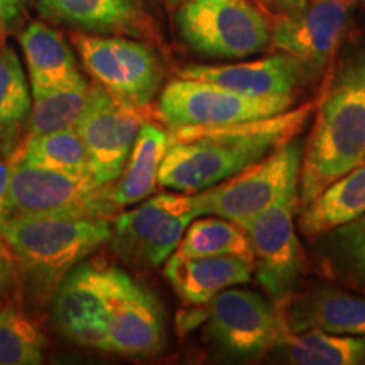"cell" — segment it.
Here are the masks:
<instances>
[{
    "mask_svg": "<svg viewBox=\"0 0 365 365\" xmlns=\"http://www.w3.org/2000/svg\"><path fill=\"white\" fill-rule=\"evenodd\" d=\"M164 2L171 7H178V6H181L182 2H186V0H164Z\"/></svg>",
    "mask_w": 365,
    "mask_h": 365,
    "instance_id": "e575fe53",
    "label": "cell"
},
{
    "mask_svg": "<svg viewBox=\"0 0 365 365\" xmlns=\"http://www.w3.org/2000/svg\"><path fill=\"white\" fill-rule=\"evenodd\" d=\"M365 213V163L328 185L301 208L298 227L308 239L357 220Z\"/></svg>",
    "mask_w": 365,
    "mask_h": 365,
    "instance_id": "44dd1931",
    "label": "cell"
},
{
    "mask_svg": "<svg viewBox=\"0 0 365 365\" xmlns=\"http://www.w3.org/2000/svg\"><path fill=\"white\" fill-rule=\"evenodd\" d=\"M289 333L327 331L365 335V298L340 287L319 286L277 303Z\"/></svg>",
    "mask_w": 365,
    "mask_h": 365,
    "instance_id": "e0dca14e",
    "label": "cell"
},
{
    "mask_svg": "<svg viewBox=\"0 0 365 365\" xmlns=\"http://www.w3.org/2000/svg\"><path fill=\"white\" fill-rule=\"evenodd\" d=\"M27 0H0V33H6L16 24Z\"/></svg>",
    "mask_w": 365,
    "mask_h": 365,
    "instance_id": "4dcf8cb0",
    "label": "cell"
},
{
    "mask_svg": "<svg viewBox=\"0 0 365 365\" xmlns=\"http://www.w3.org/2000/svg\"><path fill=\"white\" fill-rule=\"evenodd\" d=\"M180 76L207 81L244 97L294 98L304 73L294 58L282 53L234 65H190L182 68Z\"/></svg>",
    "mask_w": 365,
    "mask_h": 365,
    "instance_id": "9a60e30c",
    "label": "cell"
},
{
    "mask_svg": "<svg viewBox=\"0 0 365 365\" xmlns=\"http://www.w3.org/2000/svg\"><path fill=\"white\" fill-rule=\"evenodd\" d=\"M83 66L113 98L127 107H148L163 80L161 63L150 46L124 36L73 34Z\"/></svg>",
    "mask_w": 365,
    "mask_h": 365,
    "instance_id": "30bf717a",
    "label": "cell"
},
{
    "mask_svg": "<svg viewBox=\"0 0 365 365\" xmlns=\"http://www.w3.org/2000/svg\"><path fill=\"white\" fill-rule=\"evenodd\" d=\"M19 277V266L11 245L0 235V298L7 296Z\"/></svg>",
    "mask_w": 365,
    "mask_h": 365,
    "instance_id": "f546056e",
    "label": "cell"
},
{
    "mask_svg": "<svg viewBox=\"0 0 365 365\" xmlns=\"http://www.w3.org/2000/svg\"><path fill=\"white\" fill-rule=\"evenodd\" d=\"M304 145L287 140L261 161L245 168L212 188L200 191L202 215H215L245 227L272 205L299 188Z\"/></svg>",
    "mask_w": 365,
    "mask_h": 365,
    "instance_id": "5b68a950",
    "label": "cell"
},
{
    "mask_svg": "<svg viewBox=\"0 0 365 365\" xmlns=\"http://www.w3.org/2000/svg\"><path fill=\"white\" fill-rule=\"evenodd\" d=\"M181 257L242 255L254 259L247 232L227 218H195L178 245Z\"/></svg>",
    "mask_w": 365,
    "mask_h": 365,
    "instance_id": "4316f807",
    "label": "cell"
},
{
    "mask_svg": "<svg viewBox=\"0 0 365 365\" xmlns=\"http://www.w3.org/2000/svg\"><path fill=\"white\" fill-rule=\"evenodd\" d=\"M202 217L198 193H164L139 208L122 213L113 227L110 245L132 267H158L175 252L186 228Z\"/></svg>",
    "mask_w": 365,
    "mask_h": 365,
    "instance_id": "ba28073f",
    "label": "cell"
},
{
    "mask_svg": "<svg viewBox=\"0 0 365 365\" xmlns=\"http://www.w3.org/2000/svg\"><path fill=\"white\" fill-rule=\"evenodd\" d=\"M46 339L36 323L17 307L0 309V365L43 362Z\"/></svg>",
    "mask_w": 365,
    "mask_h": 365,
    "instance_id": "f1b7e54d",
    "label": "cell"
},
{
    "mask_svg": "<svg viewBox=\"0 0 365 365\" xmlns=\"http://www.w3.org/2000/svg\"><path fill=\"white\" fill-rule=\"evenodd\" d=\"M203 307L207 336L230 357H261L289 333L277 304L250 289L230 286Z\"/></svg>",
    "mask_w": 365,
    "mask_h": 365,
    "instance_id": "8fae6325",
    "label": "cell"
},
{
    "mask_svg": "<svg viewBox=\"0 0 365 365\" xmlns=\"http://www.w3.org/2000/svg\"><path fill=\"white\" fill-rule=\"evenodd\" d=\"M9 217H11V213H9V208H7L6 200L0 198V227H2V223L6 222Z\"/></svg>",
    "mask_w": 365,
    "mask_h": 365,
    "instance_id": "836d02e7",
    "label": "cell"
},
{
    "mask_svg": "<svg viewBox=\"0 0 365 365\" xmlns=\"http://www.w3.org/2000/svg\"><path fill=\"white\" fill-rule=\"evenodd\" d=\"M29 113V86L19 58L11 48H0V153L4 158H11L19 149Z\"/></svg>",
    "mask_w": 365,
    "mask_h": 365,
    "instance_id": "cb8c5ba5",
    "label": "cell"
},
{
    "mask_svg": "<svg viewBox=\"0 0 365 365\" xmlns=\"http://www.w3.org/2000/svg\"><path fill=\"white\" fill-rule=\"evenodd\" d=\"M360 6H364V11H362V17H360V22H362V27H364V31H365V0L362 4H360Z\"/></svg>",
    "mask_w": 365,
    "mask_h": 365,
    "instance_id": "d590c367",
    "label": "cell"
},
{
    "mask_svg": "<svg viewBox=\"0 0 365 365\" xmlns=\"http://www.w3.org/2000/svg\"><path fill=\"white\" fill-rule=\"evenodd\" d=\"M7 208L11 217L75 213L107 218L118 207L113 185H102L95 176L46 170L11 158Z\"/></svg>",
    "mask_w": 365,
    "mask_h": 365,
    "instance_id": "52a82bcc",
    "label": "cell"
},
{
    "mask_svg": "<svg viewBox=\"0 0 365 365\" xmlns=\"http://www.w3.org/2000/svg\"><path fill=\"white\" fill-rule=\"evenodd\" d=\"M11 158L46 170L93 176L85 143L76 129L26 137V143Z\"/></svg>",
    "mask_w": 365,
    "mask_h": 365,
    "instance_id": "484cf974",
    "label": "cell"
},
{
    "mask_svg": "<svg viewBox=\"0 0 365 365\" xmlns=\"http://www.w3.org/2000/svg\"><path fill=\"white\" fill-rule=\"evenodd\" d=\"M175 24L195 53L213 59H242L271 46V24L252 0H186Z\"/></svg>",
    "mask_w": 365,
    "mask_h": 365,
    "instance_id": "277c9868",
    "label": "cell"
},
{
    "mask_svg": "<svg viewBox=\"0 0 365 365\" xmlns=\"http://www.w3.org/2000/svg\"><path fill=\"white\" fill-rule=\"evenodd\" d=\"M140 125L139 110L118 102L103 86H91L88 102L75 129L83 139L91 171L98 182L113 185L120 178Z\"/></svg>",
    "mask_w": 365,
    "mask_h": 365,
    "instance_id": "5bb4252c",
    "label": "cell"
},
{
    "mask_svg": "<svg viewBox=\"0 0 365 365\" xmlns=\"http://www.w3.org/2000/svg\"><path fill=\"white\" fill-rule=\"evenodd\" d=\"M269 354L281 364L365 365V335H336L317 330L287 333Z\"/></svg>",
    "mask_w": 365,
    "mask_h": 365,
    "instance_id": "7402d4cb",
    "label": "cell"
},
{
    "mask_svg": "<svg viewBox=\"0 0 365 365\" xmlns=\"http://www.w3.org/2000/svg\"><path fill=\"white\" fill-rule=\"evenodd\" d=\"M314 108L317 102H308L294 110L242 124L175 132L159 170V185L188 195L212 188L294 139Z\"/></svg>",
    "mask_w": 365,
    "mask_h": 365,
    "instance_id": "6da1fadb",
    "label": "cell"
},
{
    "mask_svg": "<svg viewBox=\"0 0 365 365\" xmlns=\"http://www.w3.org/2000/svg\"><path fill=\"white\" fill-rule=\"evenodd\" d=\"M171 144V135L150 122L140 125L130 156L120 175V181L113 186V202L118 208L129 207L148 196L159 185V170Z\"/></svg>",
    "mask_w": 365,
    "mask_h": 365,
    "instance_id": "603a6c76",
    "label": "cell"
},
{
    "mask_svg": "<svg viewBox=\"0 0 365 365\" xmlns=\"http://www.w3.org/2000/svg\"><path fill=\"white\" fill-rule=\"evenodd\" d=\"M298 193L282 198L244 228L254 254V271L259 284L274 303L294 293L304 267V257L296 234L294 213Z\"/></svg>",
    "mask_w": 365,
    "mask_h": 365,
    "instance_id": "4fadbf2b",
    "label": "cell"
},
{
    "mask_svg": "<svg viewBox=\"0 0 365 365\" xmlns=\"http://www.w3.org/2000/svg\"><path fill=\"white\" fill-rule=\"evenodd\" d=\"M132 284L129 274L115 266L80 262L54 291V323L70 340L100 350L108 318Z\"/></svg>",
    "mask_w": 365,
    "mask_h": 365,
    "instance_id": "8992f818",
    "label": "cell"
},
{
    "mask_svg": "<svg viewBox=\"0 0 365 365\" xmlns=\"http://www.w3.org/2000/svg\"><path fill=\"white\" fill-rule=\"evenodd\" d=\"M364 0H308L303 11L276 16L271 24V46L289 54L314 78L335 56L355 9Z\"/></svg>",
    "mask_w": 365,
    "mask_h": 365,
    "instance_id": "7c38bea8",
    "label": "cell"
},
{
    "mask_svg": "<svg viewBox=\"0 0 365 365\" xmlns=\"http://www.w3.org/2000/svg\"><path fill=\"white\" fill-rule=\"evenodd\" d=\"M254 272V259L242 255L181 257L173 254L164 267L168 281L186 304L202 307L230 286L244 284Z\"/></svg>",
    "mask_w": 365,
    "mask_h": 365,
    "instance_id": "d6986e66",
    "label": "cell"
},
{
    "mask_svg": "<svg viewBox=\"0 0 365 365\" xmlns=\"http://www.w3.org/2000/svg\"><path fill=\"white\" fill-rule=\"evenodd\" d=\"M9 180H11V158H0V198L6 200L9 193Z\"/></svg>",
    "mask_w": 365,
    "mask_h": 365,
    "instance_id": "d6a6232c",
    "label": "cell"
},
{
    "mask_svg": "<svg viewBox=\"0 0 365 365\" xmlns=\"http://www.w3.org/2000/svg\"><path fill=\"white\" fill-rule=\"evenodd\" d=\"M166 344L161 304L148 287L134 281L108 318L100 350L130 357L161 352Z\"/></svg>",
    "mask_w": 365,
    "mask_h": 365,
    "instance_id": "2e32d148",
    "label": "cell"
},
{
    "mask_svg": "<svg viewBox=\"0 0 365 365\" xmlns=\"http://www.w3.org/2000/svg\"><path fill=\"white\" fill-rule=\"evenodd\" d=\"M112 232L107 218L75 213L17 215L0 227L17 259L19 276L36 299L54 294L63 277L110 240Z\"/></svg>",
    "mask_w": 365,
    "mask_h": 365,
    "instance_id": "3957f363",
    "label": "cell"
},
{
    "mask_svg": "<svg viewBox=\"0 0 365 365\" xmlns=\"http://www.w3.org/2000/svg\"><path fill=\"white\" fill-rule=\"evenodd\" d=\"M294 98H252L207 81L178 78L166 85L158 115L175 132L217 129L277 115L289 110Z\"/></svg>",
    "mask_w": 365,
    "mask_h": 365,
    "instance_id": "9c48e42d",
    "label": "cell"
},
{
    "mask_svg": "<svg viewBox=\"0 0 365 365\" xmlns=\"http://www.w3.org/2000/svg\"><path fill=\"white\" fill-rule=\"evenodd\" d=\"M267 12L274 16H287L303 11L308 6V0H257Z\"/></svg>",
    "mask_w": 365,
    "mask_h": 365,
    "instance_id": "1f68e13d",
    "label": "cell"
},
{
    "mask_svg": "<svg viewBox=\"0 0 365 365\" xmlns=\"http://www.w3.org/2000/svg\"><path fill=\"white\" fill-rule=\"evenodd\" d=\"M19 41L26 56L33 97L81 78L75 54L65 38L44 22H31L22 31Z\"/></svg>",
    "mask_w": 365,
    "mask_h": 365,
    "instance_id": "ffe728a7",
    "label": "cell"
},
{
    "mask_svg": "<svg viewBox=\"0 0 365 365\" xmlns=\"http://www.w3.org/2000/svg\"><path fill=\"white\" fill-rule=\"evenodd\" d=\"M365 163V53L333 70L317 100L301 161L298 210L328 185Z\"/></svg>",
    "mask_w": 365,
    "mask_h": 365,
    "instance_id": "7a4b0ae2",
    "label": "cell"
},
{
    "mask_svg": "<svg viewBox=\"0 0 365 365\" xmlns=\"http://www.w3.org/2000/svg\"><path fill=\"white\" fill-rule=\"evenodd\" d=\"M318 239L323 271L365 294V213Z\"/></svg>",
    "mask_w": 365,
    "mask_h": 365,
    "instance_id": "d4e9b609",
    "label": "cell"
},
{
    "mask_svg": "<svg viewBox=\"0 0 365 365\" xmlns=\"http://www.w3.org/2000/svg\"><path fill=\"white\" fill-rule=\"evenodd\" d=\"M44 19L93 34L145 36L144 0H38Z\"/></svg>",
    "mask_w": 365,
    "mask_h": 365,
    "instance_id": "ac0fdd59",
    "label": "cell"
},
{
    "mask_svg": "<svg viewBox=\"0 0 365 365\" xmlns=\"http://www.w3.org/2000/svg\"><path fill=\"white\" fill-rule=\"evenodd\" d=\"M90 88L83 76L61 88L36 95L27 120V137L75 129L88 102Z\"/></svg>",
    "mask_w": 365,
    "mask_h": 365,
    "instance_id": "83f0119b",
    "label": "cell"
}]
</instances>
